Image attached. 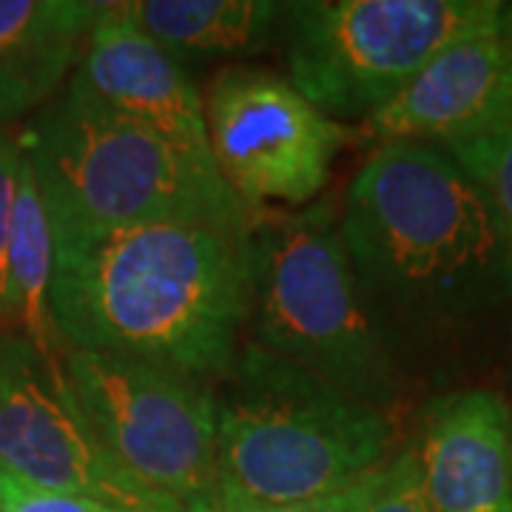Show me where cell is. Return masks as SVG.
Returning a JSON list of instances; mask_svg holds the SVG:
<instances>
[{"instance_id":"obj_1","label":"cell","mask_w":512,"mask_h":512,"mask_svg":"<svg viewBox=\"0 0 512 512\" xmlns=\"http://www.w3.org/2000/svg\"><path fill=\"white\" fill-rule=\"evenodd\" d=\"M339 228L399 362L470 345L512 308V251L493 205L441 148L376 146Z\"/></svg>"},{"instance_id":"obj_2","label":"cell","mask_w":512,"mask_h":512,"mask_svg":"<svg viewBox=\"0 0 512 512\" xmlns=\"http://www.w3.org/2000/svg\"><path fill=\"white\" fill-rule=\"evenodd\" d=\"M248 316L251 225L157 222L55 242L49 319L74 350L208 382L231 370Z\"/></svg>"},{"instance_id":"obj_3","label":"cell","mask_w":512,"mask_h":512,"mask_svg":"<svg viewBox=\"0 0 512 512\" xmlns=\"http://www.w3.org/2000/svg\"><path fill=\"white\" fill-rule=\"evenodd\" d=\"M55 242L157 222L251 225L214 157L126 123L66 89L23 137Z\"/></svg>"},{"instance_id":"obj_4","label":"cell","mask_w":512,"mask_h":512,"mask_svg":"<svg viewBox=\"0 0 512 512\" xmlns=\"http://www.w3.org/2000/svg\"><path fill=\"white\" fill-rule=\"evenodd\" d=\"M217 393L220 487L262 504L348 493L393 444L384 410L271 350L245 345Z\"/></svg>"},{"instance_id":"obj_5","label":"cell","mask_w":512,"mask_h":512,"mask_svg":"<svg viewBox=\"0 0 512 512\" xmlns=\"http://www.w3.org/2000/svg\"><path fill=\"white\" fill-rule=\"evenodd\" d=\"M248 325L254 345L356 402L387 413L402 396V362L367 308L333 202L254 217Z\"/></svg>"},{"instance_id":"obj_6","label":"cell","mask_w":512,"mask_h":512,"mask_svg":"<svg viewBox=\"0 0 512 512\" xmlns=\"http://www.w3.org/2000/svg\"><path fill=\"white\" fill-rule=\"evenodd\" d=\"M504 18L501 0L288 3V80L330 120H367L441 52Z\"/></svg>"},{"instance_id":"obj_7","label":"cell","mask_w":512,"mask_h":512,"mask_svg":"<svg viewBox=\"0 0 512 512\" xmlns=\"http://www.w3.org/2000/svg\"><path fill=\"white\" fill-rule=\"evenodd\" d=\"M66 379L111 461L137 487L180 510L220 493L217 393L168 367L72 350Z\"/></svg>"},{"instance_id":"obj_8","label":"cell","mask_w":512,"mask_h":512,"mask_svg":"<svg viewBox=\"0 0 512 512\" xmlns=\"http://www.w3.org/2000/svg\"><path fill=\"white\" fill-rule=\"evenodd\" d=\"M202 111L214 165L251 211L262 202L313 200L348 143L345 128L265 69H222L202 94Z\"/></svg>"},{"instance_id":"obj_9","label":"cell","mask_w":512,"mask_h":512,"mask_svg":"<svg viewBox=\"0 0 512 512\" xmlns=\"http://www.w3.org/2000/svg\"><path fill=\"white\" fill-rule=\"evenodd\" d=\"M0 467L26 484L128 512H177L111 461L63 362L20 333H0Z\"/></svg>"},{"instance_id":"obj_10","label":"cell","mask_w":512,"mask_h":512,"mask_svg":"<svg viewBox=\"0 0 512 512\" xmlns=\"http://www.w3.org/2000/svg\"><path fill=\"white\" fill-rule=\"evenodd\" d=\"M512 126V23L467 37L433 63L384 109L365 120L367 137L453 151Z\"/></svg>"},{"instance_id":"obj_11","label":"cell","mask_w":512,"mask_h":512,"mask_svg":"<svg viewBox=\"0 0 512 512\" xmlns=\"http://www.w3.org/2000/svg\"><path fill=\"white\" fill-rule=\"evenodd\" d=\"M69 89L126 123L211 154L202 92L194 77L131 20L126 3H103Z\"/></svg>"},{"instance_id":"obj_12","label":"cell","mask_w":512,"mask_h":512,"mask_svg":"<svg viewBox=\"0 0 512 512\" xmlns=\"http://www.w3.org/2000/svg\"><path fill=\"white\" fill-rule=\"evenodd\" d=\"M410 450L433 512H512V402L464 387L430 402Z\"/></svg>"},{"instance_id":"obj_13","label":"cell","mask_w":512,"mask_h":512,"mask_svg":"<svg viewBox=\"0 0 512 512\" xmlns=\"http://www.w3.org/2000/svg\"><path fill=\"white\" fill-rule=\"evenodd\" d=\"M100 12L86 0H0V123L57 92Z\"/></svg>"},{"instance_id":"obj_14","label":"cell","mask_w":512,"mask_h":512,"mask_svg":"<svg viewBox=\"0 0 512 512\" xmlns=\"http://www.w3.org/2000/svg\"><path fill=\"white\" fill-rule=\"evenodd\" d=\"M131 20L168 55L188 63L254 55L268 46L288 3L274 0H134Z\"/></svg>"},{"instance_id":"obj_15","label":"cell","mask_w":512,"mask_h":512,"mask_svg":"<svg viewBox=\"0 0 512 512\" xmlns=\"http://www.w3.org/2000/svg\"><path fill=\"white\" fill-rule=\"evenodd\" d=\"M55 265V237L49 214L40 197L35 165L26 160L20 168L18 202L9 237V322L23 325V336L40 350H52V319H49V285Z\"/></svg>"},{"instance_id":"obj_16","label":"cell","mask_w":512,"mask_h":512,"mask_svg":"<svg viewBox=\"0 0 512 512\" xmlns=\"http://www.w3.org/2000/svg\"><path fill=\"white\" fill-rule=\"evenodd\" d=\"M447 154L484 191L512 251V126Z\"/></svg>"},{"instance_id":"obj_17","label":"cell","mask_w":512,"mask_h":512,"mask_svg":"<svg viewBox=\"0 0 512 512\" xmlns=\"http://www.w3.org/2000/svg\"><path fill=\"white\" fill-rule=\"evenodd\" d=\"M353 512H433L410 444L350 487Z\"/></svg>"},{"instance_id":"obj_18","label":"cell","mask_w":512,"mask_h":512,"mask_svg":"<svg viewBox=\"0 0 512 512\" xmlns=\"http://www.w3.org/2000/svg\"><path fill=\"white\" fill-rule=\"evenodd\" d=\"M26 143L0 131V322H9V237Z\"/></svg>"},{"instance_id":"obj_19","label":"cell","mask_w":512,"mask_h":512,"mask_svg":"<svg viewBox=\"0 0 512 512\" xmlns=\"http://www.w3.org/2000/svg\"><path fill=\"white\" fill-rule=\"evenodd\" d=\"M0 510L3 512H128L94 498L72 493H55L35 484H26L18 476L0 467Z\"/></svg>"},{"instance_id":"obj_20","label":"cell","mask_w":512,"mask_h":512,"mask_svg":"<svg viewBox=\"0 0 512 512\" xmlns=\"http://www.w3.org/2000/svg\"><path fill=\"white\" fill-rule=\"evenodd\" d=\"M220 504L225 512H353L350 493L325 495V498H313V501H296V504H262L251 501L245 495L234 493L228 487H220Z\"/></svg>"},{"instance_id":"obj_21","label":"cell","mask_w":512,"mask_h":512,"mask_svg":"<svg viewBox=\"0 0 512 512\" xmlns=\"http://www.w3.org/2000/svg\"><path fill=\"white\" fill-rule=\"evenodd\" d=\"M177 512H225V507L220 504V495H205V498H197V501L180 507Z\"/></svg>"},{"instance_id":"obj_22","label":"cell","mask_w":512,"mask_h":512,"mask_svg":"<svg viewBox=\"0 0 512 512\" xmlns=\"http://www.w3.org/2000/svg\"><path fill=\"white\" fill-rule=\"evenodd\" d=\"M507 15H510V23H512V3H507Z\"/></svg>"},{"instance_id":"obj_23","label":"cell","mask_w":512,"mask_h":512,"mask_svg":"<svg viewBox=\"0 0 512 512\" xmlns=\"http://www.w3.org/2000/svg\"><path fill=\"white\" fill-rule=\"evenodd\" d=\"M510 384H512V365H510Z\"/></svg>"},{"instance_id":"obj_24","label":"cell","mask_w":512,"mask_h":512,"mask_svg":"<svg viewBox=\"0 0 512 512\" xmlns=\"http://www.w3.org/2000/svg\"><path fill=\"white\" fill-rule=\"evenodd\" d=\"M0 512H3V510H0Z\"/></svg>"}]
</instances>
